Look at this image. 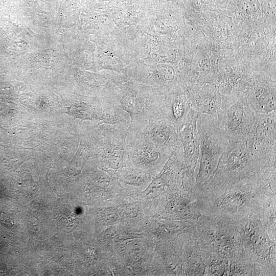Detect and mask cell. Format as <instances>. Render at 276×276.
<instances>
[{
  "label": "cell",
  "mask_w": 276,
  "mask_h": 276,
  "mask_svg": "<svg viewBox=\"0 0 276 276\" xmlns=\"http://www.w3.org/2000/svg\"><path fill=\"white\" fill-rule=\"evenodd\" d=\"M199 137L200 168L199 180H203L211 173L217 161L228 144L218 120L211 115L200 114L197 120Z\"/></svg>",
  "instance_id": "cell-1"
},
{
  "label": "cell",
  "mask_w": 276,
  "mask_h": 276,
  "mask_svg": "<svg viewBox=\"0 0 276 276\" xmlns=\"http://www.w3.org/2000/svg\"><path fill=\"white\" fill-rule=\"evenodd\" d=\"M128 128L109 124L99 125L94 142L96 151L108 171L114 173L129 162L126 136Z\"/></svg>",
  "instance_id": "cell-2"
},
{
  "label": "cell",
  "mask_w": 276,
  "mask_h": 276,
  "mask_svg": "<svg viewBox=\"0 0 276 276\" xmlns=\"http://www.w3.org/2000/svg\"><path fill=\"white\" fill-rule=\"evenodd\" d=\"M229 143L246 142L255 121V113L243 98L224 100L216 118Z\"/></svg>",
  "instance_id": "cell-3"
},
{
  "label": "cell",
  "mask_w": 276,
  "mask_h": 276,
  "mask_svg": "<svg viewBox=\"0 0 276 276\" xmlns=\"http://www.w3.org/2000/svg\"><path fill=\"white\" fill-rule=\"evenodd\" d=\"M255 115V123L246 140L250 153L259 163L275 164L276 112Z\"/></svg>",
  "instance_id": "cell-4"
},
{
  "label": "cell",
  "mask_w": 276,
  "mask_h": 276,
  "mask_svg": "<svg viewBox=\"0 0 276 276\" xmlns=\"http://www.w3.org/2000/svg\"><path fill=\"white\" fill-rule=\"evenodd\" d=\"M126 143L129 162L141 169L153 170L167 160L172 153L149 142L142 131L127 130Z\"/></svg>",
  "instance_id": "cell-5"
},
{
  "label": "cell",
  "mask_w": 276,
  "mask_h": 276,
  "mask_svg": "<svg viewBox=\"0 0 276 276\" xmlns=\"http://www.w3.org/2000/svg\"><path fill=\"white\" fill-rule=\"evenodd\" d=\"M149 142L171 153L181 144L175 128L163 120H153L142 131Z\"/></svg>",
  "instance_id": "cell-6"
},
{
  "label": "cell",
  "mask_w": 276,
  "mask_h": 276,
  "mask_svg": "<svg viewBox=\"0 0 276 276\" xmlns=\"http://www.w3.org/2000/svg\"><path fill=\"white\" fill-rule=\"evenodd\" d=\"M199 114L195 111L182 129L178 133L183 151L187 173L192 174L199 153V137L197 120Z\"/></svg>",
  "instance_id": "cell-7"
},
{
  "label": "cell",
  "mask_w": 276,
  "mask_h": 276,
  "mask_svg": "<svg viewBox=\"0 0 276 276\" xmlns=\"http://www.w3.org/2000/svg\"><path fill=\"white\" fill-rule=\"evenodd\" d=\"M195 111L189 101L182 96H174L163 101L159 120L170 124L178 133Z\"/></svg>",
  "instance_id": "cell-8"
},
{
  "label": "cell",
  "mask_w": 276,
  "mask_h": 276,
  "mask_svg": "<svg viewBox=\"0 0 276 276\" xmlns=\"http://www.w3.org/2000/svg\"><path fill=\"white\" fill-rule=\"evenodd\" d=\"M255 160L249 151L246 141L229 143L221 155L219 170L233 173L246 169Z\"/></svg>",
  "instance_id": "cell-9"
}]
</instances>
